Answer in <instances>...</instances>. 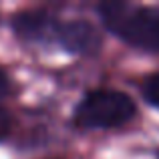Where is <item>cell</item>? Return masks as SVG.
I'll return each mask as SVG.
<instances>
[{
  "label": "cell",
  "instance_id": "cell-1",
  "mask_svg": "<svg viewBox=\"0 0 159 159\" xmlns=\"http://www.w3.org/2000/svg\"><path fill=\"white\" fill-rule=\"evenodd\" d=\"M99 14L109 32L147 52H159V8L127 2H103Z\"/></svg>",
  "mask_w": 159,
  "mask_h": 159
},
{
  "label": "cell",
  "instance_id": "cell-2",
  "mask_svg": "<svg viewBox=\"0 0 159 159\" xmlns=\"http://www.w3.org/2000/svg\"><path fill=\"white\" fill-rule=\"evenodd\" d=\"M137 107L127 93L117 89H93L83 97L73 115L79 129H113L129 123Z\"/></svg>",
  "mask_w": 159,
  "mask_h": 159
},
{
  "label": "cell",
  "instance_id": "cell-3",
  "mask_svg": "<svg viewBox=\"0 0 159 159\" xmlns=\"http://www.w3.org/2000/svg\"><path fill=\"white\" fill-rule=\"evenodd\" d=\"M52 43L73 54H95L101 48V34L87 20H57Z\"/></svg>",
  "mask_w": 159,
  "mask_h": 159
},
{
  "label": "cell",
  "instance_id": "cell-4",
  "mask_svg": "<svg viewBox=\"0 0 159 159\" xmlns=\"http://www.w3.org/2000/svg\"><path fill=\"white\" fill-rule=\"evenodd\" d=\"M57 18L44 10H22L12 18L16 36L30 43H52Z\"/></svg>",
  "mask_w": 159,
  "mask_h": 159
},
{
  "label": "cell",
  "instance_id": "cell-5",
  "mask_svg": "<svg viewBox=\"0 0 159 159\" xmlns=\"http://www.w3.org/2000/svg\"><path fill=\"white\" fill-rule=\"evenodd\" d=\"M141 95H143V99L149 105L159 109V73L149 75L143 81V85H141Z\"/></svg>",
  "mask_w": 159,
  "mask_h": 159
},
{
  "label": "cell",
  "instance_id": "cell-6",
  "mask_svg": "<svg viewBox=\"0 0 159 159\" xmlns=\"http://www.w3.org/2000/svg\"><path fill=\"white\" fill-rule=\"evenodd\" d=\"M10 91H12L10 77H8V73L0 66V99H4L6 95H10Z\"/></svg>",
  "mask_w": 159,
  "mask_h": 159
},
{
  "label": "cell",
  "instance_id": "cell-7",
  "mask_svg": "<svg viewBox=\"0 0 159 159\" xmlns=\"http://www.w3.org/2000/svg\"><path fill=\"white\" fill-rule=\"evenodd\" d=\"M10 127H12L10 115H8L4 109H0V139H4V137L10 133Z\"/></svg>",
  "mask_w": 159,
  "mask_h": 159
}]
</instances>
